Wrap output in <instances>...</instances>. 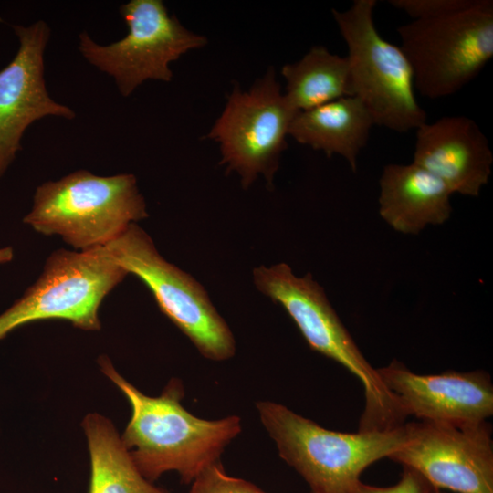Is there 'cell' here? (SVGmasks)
Wrapping results in <instances>:
<instances>
[{"label": "cell", "mask_w": 493, "mask_h": 493, "mask_svg": "<svg viewBox=\"0 0 493 493\" xmlns=\"http://www.w3.org/2000/svg\"><path fill=\"white\" fill-rule=\"evenodd\" d=\"M81 425L90 460L89 493H169L141 474L109 418L88 414Z\"/></svg>", "instance_id": "obj_17"}, {"label": "cell", "mask_w": 493, "mask_h": 493, "mask_svg": "<svg viewBox=\"0 0 493 493\" xmlns=\"http://www.w3.org/2000/svg\"><path fill=\"white\" fill-rule=\"evenodd\" d=\"M379 184V214L397 232L416 235L451 215L452 191L414 163L385 165Z\"/></svg>", "instance_id": "obj_15"}, {"label": "cell", "mask_w": 493, "mask_h": 493, "mask_svg": "<svg viewBox=\"0 0 493 493\" xmlns=\"http://www.w3.org/2000/svg\"><path fill=\"white\" fill-rule=\"evenodd\" d=\"M120 13L128 26L123 38L103 46L84 31L79 49L89 63L114 79L124 97L145 80L171 81L170 64L207 43L205 36L170 16L161 0H131L120 6Z\"/></svg>", "instance_id": "obj_9"}, {"label": "cell", "mask_w": 493, "mask_h": 493, "mask_svg": "<svg viewBox=\"0 0 493 493\" xmlns=\"http://www.w3.org/2000/svg\"><path fill=\"white\" fill-rule=\"evenodd\" d=\"M126 275L103 246L53 252L37 280L0 314V340L18 327L44 320H64L85 330H99L100 306Z\"/></svg>", "instance_id": "obj_8"}, {"label": "cell", "mask_w": 493, "mask_h": 493, "mask_svg": "<svg viewBox=\"0 0 493 493\" xmlns=\"http://www.w3.org/2000/svg\"><path fill=\"white\" fill-rule=\"evenodd\" d=\"M287 100L296 111L353 96L347 57L323 46L312 47L299 61L282 67Z\"/></svg>", "instance_id": "obj_18"}, {"label": "cell", "mask_w": 493, "mask_h": 493, "mask_svg": "<svg viewBox=\"0 0 493 493\" xmlns=\"http://www.w3.org/2000/svg\"><path fill=\"white\" fill-rule=\"evenodd\" d=\"M373 125L363 103L349 96L299 111L289 125L288 135L329 157H343L355 172Z\"/></svg>", "instance_id": "obj_16"}, {"label": "cell", "mask_w": 493, "mask_h": 493, "mask_svg": "<svg viewBox=\"0 0 493 493\" xmlns=\"http://www.w3.org/2000/svg\"><path fill=\"white\" fill-rule=\"evenodd\" d=\"M405 440L388 458L417 472L432 488L493 493L492 427L488 421L455 425L404 424Z\"/></svg>", "instance_id": "obj_11"}, {"label": "cell", "mask_w": 493, "mask_h": 493, "mask_svg": "<svg viewBox=\"0 0 493 493\" xmlns=\"http://www.w3.org/2000/svg\"><path fill=\"white\" fill-rule=\"evenodd\" d=\"M98 362L131 405V419L121 436L138 470L151 482L174 471L183 483L191 484L220 462L242 431L237 415L207 420L187 411L178 379L170 380L159 396H149L121 375L107 356H100Z\"/></svg>", "instance_id": "obj_1"}, {"label": "cell", "mask_w": 493, "mask_h": 493, "mask_svg": "<svg viewBox=\"0 0 493 493\" xmlns=\"http://www.w3.org/2000/svg\"><path fill=\"white\" fill-rule=\"evenodd\" d=\"M376 4L354 0L348 9L331 13L347 45L353 96L374 125L407 132L426 122V112L416 100L413 70L402 48L376 29Z\"/></svg>", "instance_id": "obj_5"}, {"label": "cell", "mask_w": 493, "mask_h": 493, "mask_svg": "<svg viewBox=\"0 0 493 493\" xmlns=\"http://www.w3.org/2000/svg\"><path fill=\"white\" fill-rule=\"evenodd\" d=\"M19 47L12 61L0 70V177L21 150L27 127L46 117L68 120L76 114L48 94L44 78V53L50 37L46 22L13 26Z\"/></svg>", "instance_id": "obj_12"}, {"label": "cell", "mask_w": 493, "mask_h": 493, "mask_svg": "<svg viewBox=\"0 0 493 493\" xmlns=\"http://www.w3.org/2000/svg\"><path fill=\"white\" fill-rule=\"evenodd\" d=\"M189 493H267L255 484L229 476L218 462L201 473L192 483Z\"/></svg>", "instance_id": "obj_19"}, {"label": "cell", "mask_w": 493, "mask_h": 493, "mask_svg": "<svg viewBox=\"0 0 493 493\" xmlns=\"http://www.w3.org/2000/svg\"><path fill=\"white\" fill-rule=\"evenodd\" d=\"M476 0H390L393 7L404 11L413 20L444 16L469 7Z\"/></svg>", "instance_id": "obj_20"}, {"label": "cell", "mask_w": 493, "mask_h": 493, "mask_svg": "<svg viewBox=\"0 0 493 493\" xmlns=\"http://www.w3.org/2000/svg\"><path fill=\"white\" fill-rule=\"evenodd\" d=\"M428 493H449L447 491H445V490H441V489H437V488H430Z\"/></svg>", "instance_id": "obj_23"}, {"label": "cell", "mask_w": 493, "mask_h": 493, "mask_svg": "<svg viewBox=\"0 0 493 493\" xmlns=\"http://www.w3.org/2000/svg\"><path fill=\"white\" fill-rule=\"evenodd\" d=\"M431 486L414 470L404 467L400 480L391 487H375L360 481L352 493H428Z\"/></svg>", "instance_id": "obj_21"}, {"label": "cell", "mask_w": 493, "mask_h": 493, "mask_svg": "<svg viewBox=\"0 0 493 493\" xmlns=\"http://www.w3.org/2000/svg\"><path fill=\"white\" fill-rule=\"evenodd\" d=\"M256 408L280 457L312 493H352L361 474L389 457L406 435L404 425L389 431L345 433L324 428L276 402L258 401Z\"/></svg>", "instance_id": "obj_3"}, {"label": "cell", "mask_w": 493, "mask_h": 493, "mask_svg": "<svg viewBox=\"0 0 493 493\" xmlns=\"http://www.w3.org/2000/svg\"><path fill=\"white\" fill-rule=\"evenodd\" d=\"M376 370L406 416L466 425L486 422L493 415V384L485 371L419 374L397 360Z\"/></svg>", "instance_id": "obj_13"}, {"label": "cell", "mask_w": 493, "mask_h": 493, "mask_svg": "<svg viewBox=\"0 0 493 493\" xmlns=\"http://www.w3.org/2000/svg\"><path fill=\"white\" fill-rule=\"evenodd\" d=\"M414 89L428 99L455 94L493 57V1L476 0L444 16L412 20L397 28Z\"/></svg>", "instance_id": "obj_6"}, {"label": "cell", "mask_w": 493, "mask_h": 493, "mask_svg": "<svg viewBox=\"0 0 493 493\" xmlns=\"http://www.w3.org/2000/svg\"><path fill=\"white\" fill-rule=\"evenodd\" d=\"M147 216L133 174L99 176L79 170L39 185L23 221L38 233L58 235L86 251L104 246Z\"/></svg>", "instance_id": "obj_4"}, {"label": "cell", "mask_w": 493, "mask_h": 493, "mask_svg": "<svg viewBox=\"0 0 493 493\" xmlns=\"http://www.w3.org/2000/svg\"><path fill=\"white\" fill-rule=\"evenodd\" d=\"M312 493V492H311Z\"/></svg>", "instance_id": "obj_24"}, {"label": "cell", "mask_w": 493, "mask_h": 493, "mask_svg": "<svg viewBox=\"0 0 493 493\" xmlns=\"http://www.w3.org/2000/svg\"><path fill=\"white\" fill-rule=\"evenodd\" d=\"M297 113L270 68L248 90L234 87L206 137L219 143L220 164L236 172L244 188L259 174L271 186Z\"/></svg>", "instance_id": "obj_10"}, {"label": "cell", "mask_w": 493, "mask_h": 493, "mask_svg": "<svg viewBox=\"0 0 493 493\" xmlns=\"http://www.w3.org/2000/svg\"><path fill=\"white\" fill-rule=\"evenodd\" d=\"M415 131L413 163L453 194L478 196L490 178L493 153L477 123L463 115L445 116Z\"/></svg>", "instance_id": "obj_14"}, {"label": "cell", "mask_w": 493, "mask_h": 493, "mask_svg": "<svg viewBox=\"0 0 493 493\" xmlns=\"http://www.w3.org/2000/svg\"><path fill=\"white\" fill-rule=\"evenodd\" d=\"M253 280L261 293L286 310L313 351L335 361L361 382L365 403L358 431H389L405 424L407 416L397 397L361 352L310 274L298 277L288 265L279 263L254 268Z\"/></svg>", "instance_id": "obj_2"}, {"label": "cell", "mask_w": 493, "mask_h": 493, "mask_svg": "<svg viewBox=\"0 0 493 493\" xmlns=\"http://www.w3.org/2000/svg\"><path fill=\"white\" fill-rule=\"evenodd\" d=\"M14 257L13 248L6 246L0 248V264L10 262Z\"/></svg>", "instance_id": "obj_22"}, {"label": "cell", "mask_w": 493, "mask_h": 493, "mask_svg": "<svg viewBox=\"0 0 493 493\" xmlns=\"http://www.w3.org/2000/svg\"><path fill=\"white\" fill-rule=\"evenodd\" d=\"M103 247L116 264L147 286L160 310L203 357L223 362L235 355L234 335L204 287L165 260L136 223Z\"/></svg>", "instance_id": "obj_7"}]
</instances>
